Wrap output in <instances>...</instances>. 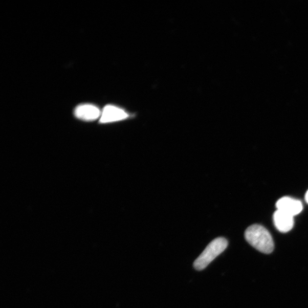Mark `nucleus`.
Returning <instances> with one entry per match:
<instances>
[{
  "mask_svg": "<svg viewBox=\"0 0 308 308\" xmlns=\"http://www.w3.org/2000/svg\"><path fill=\"white\" fill-rule=\"evenodd\" d=\"M245 238L250 245L266 254H269L274 249L270 233L262 226L254 225L248 227L245 232Z\"/></svg>",
  "mask_w": 308,
  "mask_h": 308,
  "instance_id": "1",
  "label": "nucleus"
},
{
  "mask_svg": "<svg viewBox=\"0 0 308 308\" xmlns=\"http://www.w3.org/2000/svg\"><path fill=\"white\" fill-rule=\"evenodd\" d=\"M228 246V241L224 237H217L208 245L193 263V267L197 271H202L224 252Z\"/></svg>",
  "mask_w": 308,
  "mask_h": 308,
  "instance_id": "2",
  "label": "nucleus"
},
{
  "mask_svg": "<svg viewBox=\"0 0 308 308\" xmlns=\"http://www.w3.org/2000/svg\"><path fill=\"white\" fill-rule=\"evenodd\" d=\"M277 210L295 216L302 211L303 206L302 203L295 199L290 197H283L276 203Z\"/></svg>",
  "mask_w": 308,
  "mask_h": 308,
  "instance_id": "3",
  "label": "nucleus"
},
{
  "mask_svg": "<svg viewBox=\"0 0 308 308\" xmlns=\"http://www.w3.org/2000/svg\"><path fill=\"white\" fill-rule=\"evenodd\" d=\"M128 117V114L118 107L107 105L104 107L99 122L102 123H111L123 120Z\"/></svg>",
  "mask_w": 308,
  "mask_h": 308,
  "instance_id": "4",
  "label": "nucleus"
},
{
  "mask_svg": "<svg viewBox=\"0 0 308 308\" xmlns=\"http://www.w3.org/2000/svg\"><path fill=\"white\" fill-rule=\"evenodd\" d=\"M102 112L99 108L90 104L78 106L74 111V115L81 120L93 121L100 118Z\"/></svg>",
  "mask_w": 308,
  "mask_h": 308,
  "instance_id": "5",
  "label": "nucleus"
},
{
  "mask_svg": "<svg viewBox=\"0 0 308 308\" xmlns=\"http://www.w3.org/2000/svg\"><path fill=\"white\" fill-rule=\"evenodd\" d=\"M273 221L277 229L282 233L290 231L294 226V216L277 210L273 214Z\"/></svg>",
  "mask_w": 308,
  "mask_h": 308,
  "instance_id": "6",
  "label": "nucleus"
},
{
  "mask_svg": "<svg viewBox=\"0 0 308 308\" xmlns=\"http://www.w3.org/2000/svg\"><path fill=\"white\" fill-rule=\"evenodd\" d=\"M305 201L306 202V203L308 204V190L307 191L306 194H305Z\"/></svg>",
  "mask_w": 308,
  "mask_h": 308,
  "instance_id": "7",
  "label": "nucleus"
}]
</instances>
